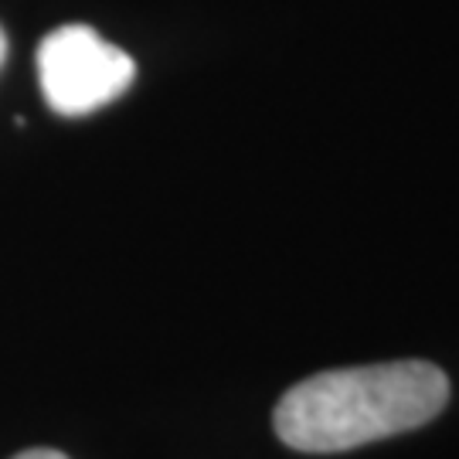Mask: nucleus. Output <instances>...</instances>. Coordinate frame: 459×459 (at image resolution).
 Wrapping results in <instances>:
<instances>
[{"instance_id": "1", "label": "nucleus", "mask_w": 459, "mask_h": 459, "mask_svg": "<svg viewBox=\"0 0 459 459\" xmlns=\"http://www.w3.org/2000/svg\"><path fill=\"white\" fill-rule=\"evenodd\" d=\"M449 402V377L429 361L324 371L279 398L276 436L299 453H347L432 422Z\"/></svg>"}, {"instance_id": "2", "label": "nucleus", "mask_w": 459, "mask_h": 459, "mask_svg": "<svg viewBox=\"0 0 459 459\" xmlns=\"http://www.w3.org/2000/svg\"><path fill=\"white\" fill-rule=\"evenodd\" d=\"M38 79L55 113L85 116L123 96L136 79V65L126 51L102 41L92 28L68 24L41 41Z\"/></svg>"}, {"instance_id": "3", "label": "nucleus", "mask_w": 459, "mask_h": 459, "mask_svg": "<svg viewBox=\"0 0 459 459\" xmlns=\"http://www.w3.org/2000/svg\"><path fill=\"white\" fill-rule=\"evenodd\" d=\"M14 459H68L65 453H58V449H28V453H21Z\"/></svg>"}, {"instance_id": "4", "label": "nucleus", "mask_w": 459, "mask_h": 459, "mask_svg": "<svg viewBox=\"0 0 459 459\" xmlns=\"http://www.w3.org/2000/svg\"><path fill=\"white\" fill-rule=\"evenodd\" d=\"M4 58H7V34L0 28V65H4Z\"/></svg>"}]
</instances>
